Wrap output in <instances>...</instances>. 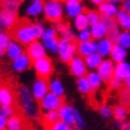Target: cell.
Returning a JSON list of instances; mask_svg holds the SVG:
<instances>
[{
  "label": "cell",
  "mask_w": 130,
  "mask_h": 130,
  "mask_svg": "<svg viewBox=\"0 0 130 130\" xmlns=\"http://www.w3.org/2000/svg\"><path fill=\"white\" fill-rule=\"evenodd\" d=\"M90 30L92 34V38L94 41H98L107 36V28L102 20H99L98 23L93 24V25H90Z\"/></svg>",
  "instance_id": "cell-26"
},
{
  "label": "cell",
  "mask_w": 130,
  "mask_h": 130,
  "mask_svg": "<svg viewBox=\"0 0 130 130\" xmlns=\"http://www.w3.org/2000/svg\"><path fill=\"white\" fill-rule=\"evenodd\" d=\"M41 119L43 121V123L47 126L51 125V124H54V123L57 122L60 119L59 111H43Z\"/></svg>",
  "instance_id": "cell-36"
},
{
  "label": "cell",
  "mask_w": 130,
  "mask_h": 130,
  "mask_svg": "<svg viewBox=\"0 0 130 130\" xmlns=\"http://www.w3.org/2000/svg\"><path fill=\"white\" fill-rule=\"evenodd\" d=\"M97 72L102 76L103 81L107 84L115 76V62L110 57L103 59L100 66L97 68Z\"/></svg>",
  "instance_id": "cell-12"
},
{
  "label": "cell",
  "mask_w": 130,
  "mask_h": 130,
  "mask_svg": "<svg viewBox=\"0 0 130 130\" xmlns=\"http://www.w3.org/2000/svg\"><path fill=\"white\" fill-rule=\"evenodd\" d=\"M17 100L18 105L24 117L31 121H38L42 117V110L40 106V102H37L32 95L30 87L26 85H20L17 90Z\"/></svg>",
  "instance_id": "cell-2"
},
{
  "label": "cell",
  "mask_w": 130,
  "mask_h": 130,
  "mask_svg": "<svg viewBox=\"0 0 130 130\" xmlns=\"http://www.w3.org/2000/svg\"><path fill=\"white\" fill-rule=\"evenodd\" d=\"M109 1H111V3H113V4H117V5H121V3H122L123 0H109Z\"/></svg>",
  "instance_id": "cell-52"
},
{
  "label": "cell",
  "mask_w": 130,
  "mask_h": 130,
  "mask_svg": "<svg viewBox=\"0 0 130 130\" xmlns=\"http://www.w3.org/2000/svg\"><path fill=\"white\" fill-rule=\"evenodd\" d=\"M119 5L113 4L109 0L104 1L103 4H100L99 6H97V10L99 11V13L102 16H106V17H115L117 14V12L119 11Z\"/></svg>",
  "instance_id": "cell-23"
},
{
  "label": "cell",
  "mask_w": 130,
  "mask_h": 130,
  "mask_svg": "<svg viewBox=\"0 0 130 130\" xmlns=\"http://www.w3.org/2000/svg\"><path fill=\"white\" fill-rule=\"evenodd\" d=\"M121 8H122L123 11L130 13V0H123L122 3H121Z\"/></svg>",
  "instance_id": "cell-46"
},
{
  "label": "cell",
  "mask_w": 130,
  "mask_h": 130,
  "mask_svg": "<svg viewBox=\"0 0 130 130\" xmlns=\"http://www.w3.org/2000/svg\"><path fill=\"white\" fill-rule=\"evenodd\" d=\"M24 121L18 115H13L7 118V126L6 130H24Z\"/></svg>",
  "instance_id": "cell-34"
},
{
  "label": "cell",
  "mask_w": 130,
  "mask_h": 130,
  "mask_svg": "<svg viewBox=\"0 0 130 130\" xmlns=\"http://www.w3.org/2000/svg\"><path fill=\"white\" fill-rule=\"evenodd\" d=\"M86 78L88 80V84H90V86H91L92 93L98 92L103 87V85H104V81H103L102 76L99 75V73L97 71H88L86 74Z\"/></svg>",
  "instance_id": "cell-22"
},
{
  "label": "cell",
  "mask_w": 130,
  "mask_h": 130,
  "mask_svg": "<svg viewBox=\"0 0 130 130\" xmlns=\"http://www.w3.org/2000/svg\"><path fill=\"white\" fill-rule=\"evenodd\" d=\"M43 17L50 23L62 20L63 17H64V3H63V0H44Z\"/></svg>",
  "instance_id": "cell-3"
},
{
  "label": "cell",
  "mask_w": 130,
  "mask_h": 130,
  "mask_svg": "<svg viewBox=\"0 0 130 130\" xmlns=\"http://www.w3.org/2000/svg\"><path fill=\"white\" fill-rule=\"evenodd\" d=\"M102 22H104V24L106 25V28H107V37H109L113 43H116L122 30L119 29L118 24H117V22L115 19V17L102 16Z\"/></svg>",
  "instance_id": "cell-13"
},
{
  "label": "cell",
  "mask_w": 130,
  "mask_h": 130,
  "mask_svg": "<svg viewBox=\"0 0 130 130\" xmlns=\"http://www.w3.org/2000/svg\"><path fill=\"white\" fill-rule=\"evenodd\" d=\"M75 86H76V90H78V92H79L80 94L85 95V97H88V95L92 94L91 86H90V84H88V80H87L86 75L76 78L75 79Z\"/></svg>",
  "instance_id": "cell-30"
},
{
  "label": "cell",
  "mask_w": 130,
  "mask_h": 130,
  "mask_svg": "<svg viewBox=\"0 0 130 130\" xmlns=\"http://www.w3.org/2000/svg\"><path fill=\"white\" fill-rule=\"evenodd\" d=\"M36 130H48L47 128H43V126H40V128H37Z\"/></svg>",
  "instance_id": "cell-53"
},
{
  "label": "cell",
  "mask_w": 130,
  "mask_h": 130,
  "mask_svg": "<svg viewBox=\"0 0 130 130\" xmlns=\"http://www.w3.org/2000/svg\"><path fill=\"white\" fill-rule=\"evenodd\" d=\"M53 26L56 29V31L59 34L60 38H66V40L75 41V30L73 29V26H71L69 24L63 23L62 20L55 22L53 23Z\"/></svg>",
  "instance_id": "cell-14"
},
{
  "label": "cell",
  "mask_w": 130,
  "mask_h": 130,
  "mask_svg": "<svg viewBox=\"0 0 130 130\" xmlns=\"http://www.w3.org/2000/svg\"><path fill=\"white\" fill-rule=\"evenodd\" d=\"M43 42L44 48L47 49L49 54H56L57 53V48H59V41L60 37L57 36H53V37H48V38H43L41 40Z\"/></svg>",
  "instance_id": "cell-32"
},
{
  "label": "cell",
  "mask_w": 130,
  "mask_h": 130,
  "mask_svg": "<svg viewBox=\"0 0 130 130\" xmlns=\"http://www.w3.org/2000/svg\"><path fill=\"white\" fill-rule=\"evenodd\" d=\"M74 117H75V126H78V128H85L86 125V122H85V118H84V116L81 115L76 107H74Z\"/></svg>",
  "instance_id": "cell-44"
},
{
  "label": "cell",
  "mask_w": 130,
  "mask_h": 130,
  "mask_svg": "<svg viewBox=\"0 0 130 130\" xmlns=\"http://www.w3.org/2000/svg\"><path fill=\"white\" fill-rule=\"evenodd\" d=\"M118 100L121 104L129 106L130 105V90H128L126 87L123 86L118 91Z\"/></svg>",
  "instance_id": "cell-39"
},
{
  "label": "cell",
  "mask_w": 130,
  "mask_h": 130,
  "mask_svg": "<svg viewBox=\"0 0 130 130\" xmlns=\"http://www.w3.org/2000/svg\"><path fill=\"white\" fill-rule=\"evenodd\" d=\"M25 53L30 56V59L32 61H35V60H38L41 57H44V56H47L48 51L47 49L44 48L43 45V42L41 40H36L31 43H29L26 47H25Z\"/></svg>",
  "instance_id": "cell-11"
},
{
  "label": "cell",
  "mask_w": 130,
  "mask_h": 130,
  "mask_svg": "<svg viewBox=\"0 0 130 130\" xmlns=\"http://www.w3.org/2000/svg\"><path fill=\"white\" fill-rule=\"evenodd\" d=\"M128 49L123 48L122 45H119L118 43H115L113 48L111 50L110 54V59L113 61L115 63L117 62H122V61H125L128 59Z\"/></svg>",
  "instance_id": "cell-25"
},
{
  "label": "cell",
  "mask_w": 130,
  "mask_h": 130,
  "mask_svg": "<svg viewBox=\"0 0 130 130\" xmlns=\"http://www.w3.org/2000/svg\"><path fill=\"white\" fill-rule=\"evenodd\" d=\"M48 85H49V92L59 95V97H62V98L66 95V86L60 78H57V76L49 78Z\"/></svg>",
  "instance_id": "cell-20"
},
{
  "label": "cell",
  "mask_w": 130,
  "mask_h": 130,
  "mask_svg": "<svg viewBox=\"0 0 130 130\" xmlns=\"http://www.w3.org/2000/svg\"><path fill=\"white\" fill-rule=\"evenodd\" d=\"M73 29L75 31H79V30H83V29H86V28H90V24H88V20H87V16H86V11L80 13L78 16L73 18Z\"/></svg>",
  "instance_id": "cell-33"
},
{
  "label": "cell",
  "mask_w": 130,
  "mask_h": 130,
  "mask_svg": "<svg viewBox=\"0 0 130 130\" xmlns=\"http://www.w3.org/2000/svg\"><path fill=\"white\" fill-rule=\"evenodd\" d=\"M95 49H97V42L94 40L76 42V53L81 57H86V56L95 53Z\"/></svg>",
  "instance_id": "cell-17"
},
{
  "label": "cell",
  "mask_w": 130,
  "mask_h": 130,
  "mask_svg": "<svg viewBox=\"0 0 130 130\" xmlns=\"http://www.w3.org/2000/svg\"><path fill=\"white\" fill-rule=\"evenodd\" d=\"M98 113L104 119L112 118L113 117V106H111L110 104H107V103H104L98 107Z\"/></svg>",
  "instance_id": "cell-37"
},
{
  "label": "cell",
  "mask_w": 130,
  "mask_h": 130,
  "mask_svg": "<svg viewBox=\"0 0 130 130\" xmlns=\"http://www.w3.org/2000/svg\"><path fill=\"white\" fill-rule=\"evenodd\" d=\"M90 40H93L90 28L79 30V31H76V34H75V41L76 42H84V41H90Z\"/></svg>",
  "instance_id": "cell-40"
},
{
  "label": "cell",
  "mask_w": 130,
  "mask_h": 130,
  "mask_svg": "<svg viewBox=\"0 0 130 130\" xmlns=\"http://www.w3.org/2000/svg\"><path fill=\"white\" fill-rule=\"evenodd\" d=\"M85 12V5L83 4V1H69V3H64V16L73 19L75 17Z\"/></svg>",
  "instance_id": "cell-15"
},
{
  "label": "cell",
  "mask_w": 130,
  "mask_h": 130,
  "mask_svg": "<svg viewBox=\"0 0 130 130\" xmlns=\"http://www.w3.org/2000/svg\"><path fill=\"white\" fill-rule=\"evenodd\" d=\"M7 126V118L0 115V130H6Z\"/></svg>",
  "instance_id": "cell-47"
},
{
  "label": "cell",
  "mask_w": 130,
  "mask_h": 130,
  "mask_svg": "<svg viewBox=\"0 0 130 130\" xmlns=\"http://www.w3.org/2000/svg\"><path fill=\"white\" fill-rule=\"evenodd\" d=\"M116 43H118L119 45H122L123 48L130 50V31H128V30H122Z\"/></svg>",
  "instance_id": "cell-38"
},
{
  "label": "cell",
  "mask_w": 130,
  "mask_h": 130,
  "mask_svg": "<svg viewBox=\"0 0 130 130\" xmlns=\"http://www.w3.org/2000/svg\"><path fill=\"white\" fill-rule=\"evenodd\" d=\"M16 93L8 86H0V105H13Z\"/></svg>",
  "instance_id": "cell-24"
},
{
  "label": "cell",
  "mask_w": 130,
  "mask_h": 130,
  "mask_svg": "<svg viewBox=\"0 0 130 130\" xmlns=\"http://www.w3.org/2000/svg\"><path fill=\"white\" fill-rule=\"evenodd\" d=\"M0 115L6 118H10L11 116L16 115V109L13 105H0Z\"/></svg>",
  "instance_id": "cell-43"
},
{
  "label": "cell",
  "mask_w": 130,
  "mask_h": 130,
  "mask_svg": "<svg viewBox=\"0 0 130 130\" xmlns=\"http://www.w3.org/2000/svg\"><path fill=\"white\" fill-rule=\"evenodd\" d=\"M121 130H130V122L125 121V122L123 123V125H122V128H121Z\"/></svg>",
  "instance_id": "cell-50"
},
{
  "label": "cell",
  "mask_w": 130,
  "mask_h": 130,
  "mask_svg": "<svg viewBox=\"0 0 130 130\" xmlns=\"http://www.w3.org/2000/svg\"><path fill=\"white\" fill-rule=\"evenodd\" d=\"M130 74V62L122 61V62L115 63V78L124 80Z\"/></svg>",
  "instance_id": "cell-28"
},
{
  "label": "cell",
  "mask_w": 130,
  "mask_h": 130,
  "mask_svg": "<svg viewBox=\"0 0 130 130\" xmlns=\"http://www.w3.org/2000/svg\"><path fill=\"white\" fill-rule=\"evenodd\" d=\"M32 66V60L30 56L24 51L23 54H20L18 57L13 59L11 61V69L17 74H22L24 72L29 71Z\"/></svg>",
  "instance_id": "cell-9"
},
{
  "label": "cell",
  "mask_w": 130,
  "mask_h": 130,
  "mask_svg": "<svg viewBox=\"0 0 130 130\" xmlns=\"http://www.w3.org/2000/svg\"><path fill=\"white\" fill-rule=\"evenodd\" d=\"M104 1H106V0H90V3L92 5H94V6H99V5L103 4Z\"/></svg>",
  "instance_id": "cell-49"
},
{
  "label": "cell",
  "mask_w": 130,
  "mask_h": 130,
  "mask_svg": "<svg viewBox=\"0 0 130 130\" xmlns=\"http://www.w3.org/2000/svg\"><path fill=\"white\" fill-rule=\"evenodd\" d=\"M30 91H31L32 95L35 97L37 102H40L44 95L49 92V85H48V79L44 78H40L37 76L34 81H32L31 86H30Z\"/></svg>",
  "instance_id": "cell-10"
},
{
  "label": "cell",
  "mask_w": 130,
  "mask_h": 130,
  "mask_svg": "<svg viewBox=\"0 0 130 130\" xmlns=\"http://www.w3.org/2000/svg\"><path fill=\"white\" fill-rule=\"evenodd\" d=\"M44 29L45 25L42 22H18V24L12 29V38L26 47L29 43L40 40Z\"/></svg>",
  "instance_id": "cell-1"
},
{
  "label": "cell",
  "mask_w": 130,
  "mask_h": 130,
  "mask_svg": "<svg viewBox=\"0 0 130 130\" xmlns=\"http://www.w3.org/2000/svg\"><path fill=\"white\" fill-rule=\"evenodd\" d=\"M24 51H25V47L23 44L12 38V41L8 43L7 48H6V56L5 57H7V59H10L12 61L13 59L18 57L20 54H23Z\"/></svg>",
  "instance_id": "cell-21"
},
{
  "label": "cell",
  "mask_w": 130,
  "mask_h": 130,
  "mask_svg": "<svg viewBox=\"0 0 130 130\" xmlns=\"http://www.w3.org/2000/svg\"><path fill=\"white\" fill-rule=\"evenodd\" d=\"M115 19L118 24L121 30H128L130 31V13L123 11L122 8H119L117 14L115 16Z\"/></svg>",
  "instance_id": "cell-29"
},
{
  "label": "cell",
  "mask_w": 130,
  "mask_h": 130,
  "mask_svg": "<svg viewBox=\"0 0 130 130\" xmlns=\"http://www.w3.org/2000/svg\"><path fill=\"white\" fill-rule=\"evenodd\" d=\"M31 68L34 69V72L36 73L37 76L44 78V79L51 78L54 72H55V64H54V62H53V60L50 57H48V55L32 61Z\"/></svg>",
  "instance_id": "cell-4"
},
{
  "label": "cell",
  "mask_w": 130,
  "mask_h": 130,
  "mask_svg": "<svg viewBox=\"0 0 130 130\" xmlns=\"http://www.w3.org/2000/svg\"><path fill=\"white\" fill-rule=\"evenodd\" d=\"M86 16L90 25H93V24L98 23L99 20H102V14L99 13L98 10H87Z\"/></svg>",
  "instance_id": "cell-41"
},
{
  "label": "cell",
  "mask_w": 130,
  "mask_h": 130,
  "mask_svg": "<svg viewBox=\"0 0 130 130\" xmlns=\"http://www.w3.org/2000/svg\"><path fill=\"white\" fill-rule=\"evenodd\" d=\"M30 1H40V3H43L44 0H30Z\"/></svg>",
  "instance_id": "cell-55"
},
{
  "label": "cell",
  "mask_w": 130,
  "mask_h": 130,
  "mask_svg": "<svg viewBox=\"0 0 130 130\" xmlns=\"http://www.w3.org/2000/svg\"><path fill=\"white\" fill-rule=\"evenodd\" d=\"M1 31H4V28H3V26H1V24H0V32Z\"/></svg>",
  "instance_id": "cell-56"
},
{
  "label": "cell",
  "mask_w": 130,
  "mask_h": 130,
  "mask_svg": "<svg viewBox=\"0 0 130 130\" xmlns=\"http://www.w3.org/2000/svg\"><path fill=\"white\" fill-rule=\"evenodd\" d=\"M84 59H85V63H86L88 71H97V68L100 66V63L103 61V57L99 55L97 51L86 56V57H84Z\"/></svg>",
  "instance_id": "cell-31"
},
{
  "label": "cell",
  "mask_w": 130,
  "mask_h": 130,
  "mask_svg": "<svg viewBox=\"0 0 130 130\" xmlns=\"http://www.w3.org/2000/svg\"><path fill=\"white\" fill-rule=\"evenodd\" d=\"M123 85H124V87H126L128 90H130V74L123 80Z\"/></svg>",
  "instance_id": "cell-48"
},
{
  "label": "cell",
  "mask_w": 130,
  "mask_h": 130,
  "mask_svg": "<svg viewBox=\"0 0 130 130\" xmlns=\"http://www.w3.org/2000/svg\"><path fill=\"white\" fill-rule=\"evenodd\" d=\"M12 41V36L4 31L0 32V59H3L6 56V48H7L8 43Z\"/></svg>",
  "instance_id": "cell-35"
},
{
  "label": "cell",
  "mask_w": 130,
  "mask_h": 130,
  "mask_svg": "<svg viewBox=\"0 0 130 130\" xmlns=\"http://www.w3.org/2000/svg\"><path fill=\"white\" fill-rule=\"evenodd\" d=\"M123 123H124V122H122V121H115V126L121 129V128H122V125H123Z\"/></svg>",
  "instance_id": "cell-51"
},
{
  "label": "cell",
  "mask_w": 130,
  "mask_h": 130,
  "mask_svg": "<svg viewBox=\"0 0 130 130\" xmlns=\"http://www.w3.org/2000/svg\"><path fill=\"white\" fill-rule=\"evenodd\" d=\"M67 66H68V71H69L71 75L74 76L75 79L80 78V76H85L87 74V72H88V68H87L86 63H85V59L79 55L74 56L67 63Z\"/></svg>",
  "instance_id": "cell-8"
},
{
  "label": "cell",
  "mask_w": 130,
  "mask_h": 130,
  "mask_svg": "<svg viewBox=\"0 0 130 130\" xmlns=\"http://www.w3.org/2000/svg\"><path fill=\"white\" fill-rule=\"evenodd\" d=\"M107 85H109V88L112 91H119L124 86V85H123V80L118 79V78H115V76L107 83Z\"/></svg>",
  "instance_id": "cell-45"
},
{
  "label": "cell",
  "mask_w": 130,
  "mask_h": 130,
  "mask_svg": "<svg viewBox=\"0 0 130 130\" xmlns=\"http://www.w3.org/2000/svg\"><path fill=\"white\" fill-rule=\"evenodd\" d=\"M59 116L60 119L63 122L68 123L69 125L75 126V117H74V107L71 104L63 103L62 106L59 109Z\"/></svg>",
  "instance_id": "cell-16"
},
{
  "label": "cell",
  "mask_w": 130,
  "mask_h": 130,
  "mask_svg": "<svg viewBox=\"0 0 130 130\" xmlns=\"http://www.w3.org/2000/svg\"><path fill=\"white\" fill-rule=\"evenodd\" d=\"M18 12L14 10H10L6 7L0 8V24L4 30H12L16 26L18 22Z\"/></svg>",
  "instance_id": "cell-7"
},
{
  "label": "cell",
  "mask_w": 130,
  "mask_h": 130,
  "mask_svg": "<svg viewBox=\"0 0 130 130\" xmlns=\"http://www.w3.org/2000/svg\"><path fill=\"white\" fill-rule=\"evenodd\" d=\"M69 1H79V0H63V3H69Z\"/></svg>",
  "instance_id": "cell-54"
},
{
  "label": "cell",
  "mask_w": 130,
  "mask_h": 130,
  "mask_svg": "<svg viewBox=\"0 0 130 130\" xmlns=\"http://www.w3.org/2000/svg\"><path fill=\"white\" fill-rule=\"evenodd\" d=\"M129 116H130L129 106L123 105V104H121V103L113 106V119L115 121H122V122H125V121H128Z\"/></svg>",
  "instance_id": "cell-27"
},
{
  "label": "cell",
  "mask_w": 130,
  "mask_h": 130,
  "mask_svg": "<svg viewBox=\"0 0 130 130\" xmlns=\"http://www.w3.org/2000/svg\"><path fill=\"white\" fill-rule=\"evenodd\" d=\"M63 103L64 102H63L62 97H59L51 92H48L40 100V106L42 111H59Z\"/></svg>",
  "instance_id": "cell-6"
},
{
  "label": "cell",
  "mask_w": 130,
  "mask_h": 130,
  "mask_svg": "<svg viewBox=\"0 0 130 130\" xmlns=\"http://www.w3.org/2000/svg\"><path fill=\"white\" fill-rule=\"evenodd\" d=\"M24 13L30 19H36L38 17L43 16V3L30 1L29 5H26V7L24 10Z\"/></svg>",
  "instance_id": "cell-19"
},
{
  "label": "cell",
  "mask_w": 130,
  "mask_h": 130,
  "mask_svg": "<svg viewBox=\"0 0 130 130\" xmlns=\"http://www.w3.org/2000/svg\"><path fill=\"white\" fill-rule=\"evenodd\" d=\"M56 55L59 56V60L61 61V62L67 64L74 56L78 55L75 41L66 40V38H60L59 48H57Z\"/></svg>",
  "instance_id": "cell-5"
},
{
  "label": "cell",
  "mask_w": 130,
  "mask_h": 130,
  "mask_svg": "<svg viewBox=\"0 0 130 130\" xmlns=\"http://www.w3.org/2000/svg\"><path fill=\"white\" fill-rule=\"evenodd\" d=\"M48 130H74V126L69 125L68 123L59 119L57 122H55L54 124L48 126Z\"/></svg>",
  "instance_id": "cell-42"
},
{
  "label": "cell",
  "mask_w": 130,
  "mask_h": 130,
  "mask_svg": "<svg viewBox=\"0 0 130 130\" xmlns=\"http://www.w3.org/2000/svg\"><path fill=\"white\" fill-rule=\"evenodd\" d=\"M97 42V49L95 51L98 53L99 55L102 56L103 59H106V57H110L111 50L113 48V42L109 38V37H104V38H100V40L95 41Z\"/></svg>",
  "instance_id": "cell-18"
}]
</instances>
